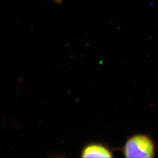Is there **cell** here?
Returning a JSON list of instances; mask_svg holds the SVG:
<instances>
[{
    "instance_id": "obj_1",
    "label": "cell",
    "mask_w": 158,
    "mask_h": 158,
    "mask_svg": "<svg viewBox=\"0 0 158 158\" xmlns=\"http://www.w3.org/2000/svg\"><path fill=\"white\" fill-rule=\"evenodd\" d=\"M121 152L127 158H152L156 156V146L149 135L136 134L128 138Z\"/></svg>"
},
{
    "instance_id": "obj_2",
    "label": "cell",
    "mask_w": 158,
    "mask_h": 158,
    "mask_svg": "<svg viewBox=\"0 0 158 158\" xmlns=\"http://www.w3.org/2000/svg\"><path fill=\"white\" fill-rule=\"evenodd\" d=\"M113 152L110 147L103 143H90L81 151V157H113Z\"/></svg>"
}]
</instances>
